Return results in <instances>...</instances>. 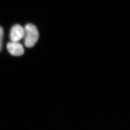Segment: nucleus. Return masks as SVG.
Here are the masks:
<instances>
[{"mask_svg":"<svg viewBox=\"0 0 130 130\" xmlns=\"http://www.w3.org/2000/svg\"><path fill=\"white\" fill-rule=\"evenodd\" d=\"M24 28V43L27 47H32L39 39V33L37 28L33 24H27Z\"/></svg>","mask_w":130,"mask_h":130,"instance_id":"f257e3e1","label":"nucleus"},{"mask_svg":"<svg viewBox=\"0 0 130 130\" xmlns=\"http://www.w3.org/2000/svg\"><path fill=\"white\" fill-rule=\"evenodd\" d=\"M7 49L11 55L19 56L23 55L24 53V48L19 42L11 41L7 44Z\"/></svg>","mask_w":130,"mask_h":130,"instance_id":"f03ea898","label":"nucleus"},{"mask_svg":"<svg viewBox=\"0 0 130 130\" xmlns=\"http://www.w3.org/2000/svg\"><path fill=\"white\" fill-rule=\"evenodd\" d=\"M24 28L20 25L17 24L11 28L10 34V39L12 41L18 42L24 38Z\"/></svg>","mask_w":130,"mask_h":130,"instance_id":"7ed1b4c3","label":"nucleus"},{"mask_svg":"<svg viewBox=\"0 0 130 130\" xmlns=\"http://www.w3.org/2000/svg\"><path fill=\"white\" fill-rule=\"evenodd\" d=\"M4 36V30L0 26V52L2 47L3 39Z\"/></svg>","mask_w":130,"mask_h":130,"instance_id":"20e7f679","label":"nucleus"}]
</instances>
